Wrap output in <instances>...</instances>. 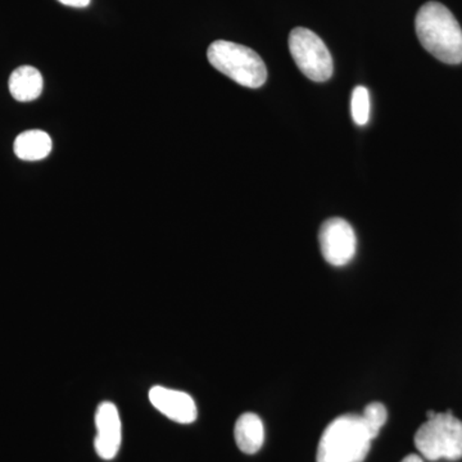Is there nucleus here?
Listing matches in <instances>:
<instances>
[{
    "label": "nucleus",
    "mask_w": 462,
    "mask_h": 462,
    "mask_svg": "<svg viewBox=\"0 0 462 462\" xmlns=\"http://www.w3.org/2000/svg\"><path fill=\"white\" fill-rule=\"evenodd\" d=\"M419 42L430 54L447 65L462 62V29L446 5L430 2L416 14Z\"/></svg>",
    "instance_id": "1"
},
{
    "label": "nucleus",
    "mask_w": 462,
    "mask_h": 462,
    "mask_svg": "<svg viewBox=\"0 0 462 462\" xmlns=\"http://www.w3.org/2000/svg\"><path fill=\"white\" fill-rule=\"evenodd\" d=\"M373 439L361 415L339 416L322 433L316 462H364Z\"/></svg>",
    "instance_id": "2"
},
{
    "label": "nucleus",
    "mask_w": 462,
    "mask_h": 462,
    "mask_svg": "<svg viewBox=\"0 0 462 462\" xmlns=\"http://www.w3.org/2000/svg\"><path fill=\"white\" fill-rule=\"evenodd\" d=\"M207 57L217 71L242 87L258 89L266 83V65L251 48L236 42L216 41L209 45Z\"/></svg>",
    "instance_id": "3"
},
{
    "label": "nucleus",
    "mask_w": 462,
    "mask_h": 462,
    "mask_svg": "<svg viewBox=\"0 0 462 462\" xmlns=\"http://www.w3.org/2000/svg\"><path fill=\"white\" fill-rule=\"evenodd\" d=\"M415 446L430 461H457L462 458V421L451 411L428 419L415 434Z\"/></svg>",
    "instance_id": "4"
},
{
    "label": "nucleus",
    "mask_w": 462,
    "mask_h": 462,
    "mask_svg": "<svg viewBox=\"0 0 462 462\" xmlns=\"http://www.w3.org/2000/svg\"><path fill=\"white\" fill-rule=\"evenodd\" d=\"M289 51L298 69L310 80L324 83L333 75V58L325 42L311 30L296 27L289 35Z\"/></svg>",
    "instance_id": "5"
},
{
    "label": "nucleus",
    "mask_w": 462,
    "mask_h": 462,
    "mask_svg": "<svg viewBox=\"0 0 462 462\" xmlns=\"http://www.w3.org/2000/svg\"><path fill=\"white\" fill-rule=\"evenodd\" d=\"M319 243L325 261L336 267L351 263L357 251L354 227L345 218L333 217L322 223L319 231Z\"/></svg>",
    "instance_id": "6"
},
{
    "label": "nucleus",
    "mask_w": 462,
    "mask_h": 462,
    "mask_svg": "<svg viewBox=\"0 0 462 462\" xmlns=\"http://www.w3.org/2000/svg\"><path fill=\"white\" fill-rule=\"evenodd\" d=\"M97 436L94 439L97 454L103 460H112L118 454L123 430L120 413L112 402H102L96 412Z\"/></svg>",
    "instance_id": "7"
},
{
    "label": "nucleus",
    "mask_w": 462,
    "mask_h": 462,
    "mask_svg": "<svg viewBox=\"0 0 462 462\" xmlns=\"http://www.w3.org/2000/svg\"><path fill=\"white\" fill-rule=\"evenodd\" d=\"M149 401L158 411L179 424H191L199 416L196 401L185 392L157 385L149 391Z\"/></svg>",
    "instance_id": "8"
},
{
    "label": "nucleus",
    "mask_w": 462,
    "mask_h": 462,
    "mask_svg": "<svg viewBox=\"0 0 462 462\" xmlns=\"http://www.w3.org/2000/svg\"><path fill=\"white\" fill-rule=\"evenodd\" d=\"M236 446L243 454L254 455L264 442L263 422L256 413L245 412L239 416L234 428Z\"/></svg>",
    "instance_id": "9"
},
{
    "label": "nucleus",
    "mask_w": 462,
    "mask_h": 462,
    "mask_svg": "<svg viewBox=\"0 0 462 462\" xmlns=\"http://www.w3.org/2000/svg\"><path fill=\"white\" fill-rule=\"evenodd\" d=\"M42 76L32 66H21L9 78V91L18 102H32L42 96Z\"/></svg>",
    "instance_id": "10"
},
{
    "label": "nucleus",
    "mask_w": 462,
    "mask_h": 462,
    "mask_svg": "<svg viewBox=\"0 0 462 462\" xmlns=\"http://www.w3.org/2000/svg\"><path fill=\"white\" fill-rule=\"evenodd\" d=\"M51 139L47 133L42 130H29L20 134L14 141V153L23 161H41L50 156L51 152Z\"/></svg>",
    "instance_id": "11"
},
{
    "label": "nucleus",
    "mask_w": 462,
    "mask_h": 462,
    "mask_svg": "<svg viewBox=\"0 0 462 462\" xmlns=\"http://www.w3.org/2000/svg\"><path fill=\"white\" fill-rule=\"evenodd\" d=\"M370 109H372V103H370L369 90L365 87H356L351 97V115L358 126H365L369 123Z\"/></svg>",
    "instance_id": "12"
},
{
    "label": "nucleus",
    "mask_w": 462,
    "mask_h": 462,
    "mask_svg": "<svg viewBox=\"0 0 462 462\" xmlns=\"http://www.w3.org/2000/svg\"><path fill=\"white\" fill-rule=\"evenodd\" d=\"M361 418L372 434L374 439L378 437L380 430L384 427L385 422L388 420L387 407L380 402H372L367 404L361 413Z\"/></svg>",
    "instance_id": "13"
},
{
    "label": "nucleus",
    "mask_w": 462,
    "mask_h": 462,
    "mask_svg": "<svg viewBox=\"0 0 462 462\" xmlns=\"http://www.w3.org/2000/svg\"><path fill=\"white\" fill-rule=\"evenodd\" d=\"M58 2L74 8H85L90 5V0H58Z\"/></svg>",
    "instance_id": "14"
},
{
    "label": "nucleus",
    "mask_w": 462,
    "mask_h": 462,
    "mask_svg": "<svg viewBox=\"0 0 462 462\" xmlns=\"http://www.w3.org/2000/svg\"><path fill=\"white\" fill-rule=\"evenodd\" d=\"M401 462H424L422 461V458L419 455H409L406 456V457L403 458Z\"/></svg>",
    "instance_id": "15"
}]
</instances>
